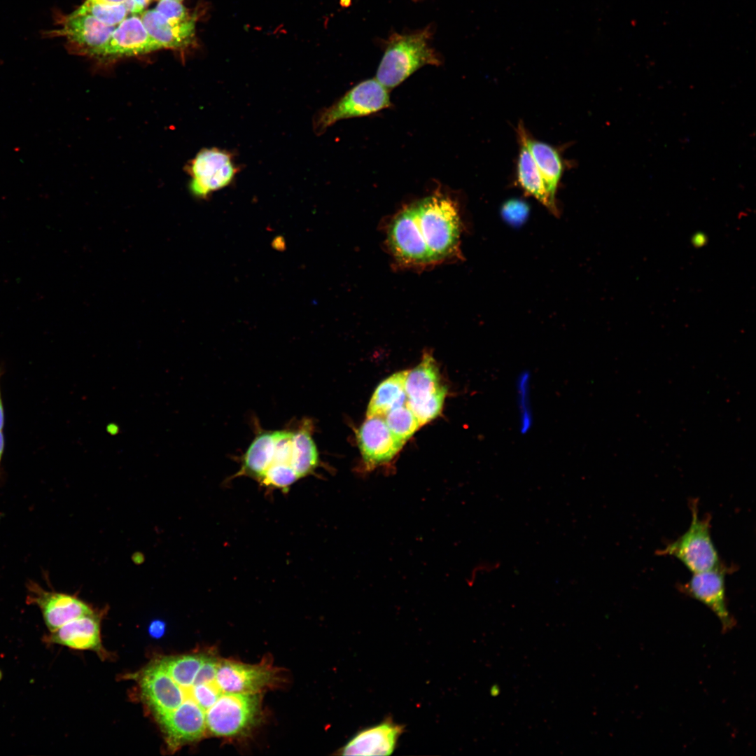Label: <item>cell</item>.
<instances>
[{
  "instance_id": "cell-1",
  "label": "cell",
  "mask_w": 756,
  "mask_h": 756,
  "mask_svg": "<svg viewBox=\"0 0 756 756\" xmlns=\"http://www.w3.org/2000/svg\"><path fill=\"white\" fill-rule=\"evenodd\" d=\"M431 35L430 27L411 34L391 35L375 78L391 90L421 67L440 65V57L430 46Z\"/></svg>"
},
{
  "instance_id": "cell-2",
  "label": "cell",
  "mask_w": 756,
  "mask_h": 756,
  "mask_svg": "<svg viewBox=\"0 0 756 756\" xmlns=\"http://www.w3.org/2000/svg\"><path fill=\"white\" fill-rule=\"evenodd\" d=\"M414 208L418 229L431 263L456 253L459 243L460 218L454 202L448 197L436 194L415 204Z\"/></svg>"
},
{
  "instance_id": "cell-3",
  "label": "cell",
  "mask_w": 756,
  "mask_h": 756,
  "mask_svg": "<svg viewBox=\"0 0 756 756\" xmlns=\"http://www.w3.org/2000/svg\"><path fill=\"white\" fill-rule=\"evenodd\" d=\"M689 506L692 519L687 530L658 550L657 554L678 559L692 573L721 566L724 564L711 537L710 515L699 517L696 498L690 500Z\"/></svg>"
},
{
  "instance_id": "cell-4",
  "label": "cell",
  "mask_w": 756,
  "mask_h": 756,
  "mask_svg": "<svg viewBox=\"0 0 756 756\" xmlns=\"http://www.w3.org/2000/svg\"><path fill=\"white\" fill-rule=\"evenodd\" d=\"M391 105L388 90L376 78L363 80L314 117V131L321 134L337 122L368 115Z\"/></svg>"
},
{
  "instance_id": "cell-5",
  "label": "cell",
  "mask_w": 756,
  "mask_h": 756,
  "mask_svg": "<svg viewBox=\"0 0 756 756\" xmlns=\"http://www.w3.org/2000/svg\"><path fill=\"white\" fill-rule=\"evenodd\" d=\"M405 405L421 426L430 421L441 412L447 393L437 364L425 354L421 363L410 371L405 379Z\"/></svg>"
},
{
  "instance_id": "cell-6",
  "label": "cell",
  "mask_w": 756,
  "mask_h": 756,
  "mask_svg": "<svg viewBox=\"0 0 756 756\" xmlns=\"http://www.w3.org/2000/svg\"><path fill=\"white\" fill-rule=\"evenodd\" d=\"M260 713L258 693L223 692L206 711V726L214 735L234 736L251 728Z\"/></svg>"
},
{
  "instance_id": "cell-7",
  "label": "cell",
  "mask_w": 756,
  "mask_h": 756,
  "mask_svg": "<svg viewBox=\"0 0 756 756\" xmlns=\"http://www.w3.org/2000/svg\"><path fill=\"white\" fill-rule=\"evenodd\" d=\"M188 170L191 178V193L198 198H206L231 184L239 167L230 152L211 148L200 151L191 160Z\"/></svg>"
},
{
  "instance_id": "cell-8",
  "label": "cell",
  "mask_w": 756,
  "mask_h": 756,
  "mask_svg": "<svg viewBox=\"0 0 756 756\" xmlns=\"http://www.w3.org/2000/svg\"><path fill=\"white\" fill-rule=\"evenodd\" d=\"M60 27L46 33L50 37L63 36L69 50L89 56H102L115 27L108 26L92 15L76 10L62 16Z\"/></svg>"
},
{
  "instance_id": "cell-9",
  "label": "cell",
  "mask_w": 756,
  "mask_h": 756,
  "mask_svg": "<svg viewBox=\"0 0 756 756\" xmlns=\"http://www.w3.org/2000/svg\"><path fill=\"white\" fill-rule=\"evenodd\" d=\"M730 571L724 564L696 573L685 583H679L678 589L707 606L719 619L722 631L727 633L736 625V620L727 607L725 576Z\"/></svg>"
},
{
  "instance_id": "cell-10",
  "label": "cell",
  "mask_w": 756,
  "mask_h": 756,
  "mask_svg": "<svg viewBox=\"0 0 756 756\" xmlns=\"http://www.w3.org/2000/svg\"><path fill=\"white\" fill-rule=\"evenodd\" d=\"M26 587L27 603L39 608L50 632L70 621L94 612L88 603L76 596L47 591L33 581H29Z\"/></svg>"
},
{
  "instance_id": "cell-11",
  "label": "cell",
  "mask_w": 756,
  "mask_h": 756,
  "mask_svg": "<svg viewBox=\"0 0 756 756\" xmlns=\"http://www.w3.org/2000/svg\"><path fill=\"white\" fill-rule=\"evenodd\" d=\"M356 436L365 470L368 471L389 462L404 444L391 432L382 416L368 417Z\"/></svg>"
},
{
  "instance_id": "cell-12",
  "label": "cell",
  "mask_w": 756,
  "mask_h": 756,
  "mask_svg": "<svg viewBox=\"0 0 756 756\" xmlns=\"http://www.w3.org/2000/svg\"><path fill=\"white\" fill-rule=\"evenodd\" d=\"M274 668L264 664H246L232 661L218 662L216 683L223 692L258 693L275 684Z\"/></svg>"
},
{
  "instance_id": "cell-13",
  "label": "cell",
  "mask_w": 756,
  "mask_h": 756,
  "mask_svg": "<svg viewBox=\"0 0 756 756\" xmlns=\"http://www.w3.org/2000/svg\"><path fill=\"white\" fill-rule=\"evenodd\" d=\"M389 241L394 254L403 263H431L428 251L418 229L414 204L404 209L393 219L389 231Z\"/></svg>"
},
{
  "instance_id": "cell-14",
  "label": "cell",
  "mask_w": 756,
  "mask_h": 756,
  "mask_svg": "<svg viewBox=\"0 0 756 756\" xmlns=\"http://www.w3.org/2000/svg\"><path fill=\"white\" fill-rule=\"evenodd\" d=\"M140 683L142 693L158 718L175 710L185 700L180 685L158 662L144 671Z\"/></svg>"
},
{
  "instance_id": "cell-15",
  "label": "cell",
  "mask_w": 756,
  "mask_h": 756,
  "mask_svg": "<svg viewBox=\"0 0 756 756\" xmlns=\"http://www.w3.org/2000/svg\"><path fill=\"white\" fill-rule=\"evenodd\" d=\"M158 719L173 747L200 739L206 729L205 712L189 698L175 710Z\"/></svg>"
},
{
  "instance_id": "cell-16",
  "label": "cell",
  "mask_w": 756,
  "mask_h": 756,
  "mask_svg": "<svg viewBox=\"0 0 756 756\" xmlns=\"http://www.w3.org/2000/svg\"><path fill=\"white\" fill-rule=\"evenodd\" d=\"M161 49L146 29L141 18H126L113 30L103 57L146 54Z\"/></svg>"
},
{
  "instance_id": "cell-17",
  "label": "cell",
  "mask_w": 756,
  "mask_h": 756,
  "mask_svg": "<svg viewBox=\"0 0 756 756\" xmlns=\"http://www.w3.org/2000/svg\"><path fill=\"white\" fill-rule=\"evenodd\" d=\"M402 726L391 720L359 731L340 750L342 755H389L402 733Z\"/></svg>"
},
{
  "instance_id": "cell-18",
  "label": "cell",
  "mask_w": 756,
  "mask_h": 756,
  "mask_svg": "<svg viewBox=\"0 0 756 756\" xmlns=\"http://www.w3.org/2000/svg\"><path fill=\"white\" fill-rule=\"evenodd\" d=\"M140 18L148 33L161 49L183 50L195 41L197 17L185 22H176L153 9L143 11Z\"/></svg>"
},
{
  "instance_id": "cell-19",
  "label": "cell",
  "mask_w": 756,
  "mask_h": 756,
  "mask_svg": "<svg viewBox=\"0 0 756 756\" xmlns=\"http://www.w3.org/2000/svg\"><path fill=\"white\" fill-rule=\"evenodd\" d=\"M47 643L74 650L101 649L100 620L94 612L70 621L43 638Z\"/></svg>"
},
{
  "instance_id": "cell-20",
  "label": "cell",
  "mask_w": 756,
  "mask_h": 756,
  "mask_svg": "<svg viewBox=\"0 0 756 756\" xmlns=\"http://www.w3.org/2000/svg\"><path fill=\"white\" fill-rule=\"evenodd\" d=\"M517 129L519 139L525 144L540 172L550 200L556 204L555 195L563 171L559 152L552 146L530 136L522 123Z\"/></svg>"
},
{
  "instance_id": "cell-21",
  "label": "cell",
  "mask_w": 756,
  "mask_h": 756,
  "mask_svg": "<svg viewBox=\"0 0 756 756\" xmlns=\"http://www.w3.org/2000/svg\"><path fill=\"white\" fill-rule=\"evenodd\" d=\"M276 430L260 431L241 458L237 475L260 480L270 466L274 452Z\"/></svg>"
},
{
  "instance_id": "cell-22",
  "label": "cell",
  "mask_w": 756,
  "mask_h": 756,
  "mask_svg": "<svg viewBox=\"0 0 756 756\" xmlns=\"http://www.w3.org/2000/svg\"><path fill=\"white\" fill-rule=\"evenodd\" d=\"M409 370L400 371L381 382L368 407L367 417L383 416L391 410L405 404V379Z\"/></svg>"
},
{
  "instance_id": "cell-23",
  "label": "cell",
  "mask_w": 756,
  "mask_h": 756,
  "mask_svg": "<svg viewBox=\"0 0 756 756\" xmlns=\"http://www.w3.org/2000/svg\"><path fill=\"white\" fill-rule=\"evenodd\" d=\"M519 139L520 150L517 164V178L522 188L551 212L556 214V204L550 200L540 172L527 147Z\"/></svg>"
},
{
  "instance_id": "cell-24",
  "label": "cell",
  "mask_w": 756,
  "mask_h": 756,
  "mask_svg": "<svg viewBox=\"0 0 756 756\" xmlns=\"http://www.w3.org/2000/svg\"><path fill=\"white\" fill-rule=\"evenodd\" d=\"M292 457L294 469L300 479L312 475L319 466V454L309 424L293 431Z\"/></svg>"
},
{
  "instance_id": "cell-25",
  "label": "cell",
  "mask_w": 756,
  "mask_h": 756,
  "mask_svg": "<svg viewBox=\"0 0 756 756\" xmlns=\"http://www.w3.org/2000/svg\"><path fill=\"white\" fill-rule=\"evenodd\" d=\"M207 656L202 654L166 657L158 663L181 687L193 684L196 674Z\"/></svg>"
},
{
  "instance_id": "cell-26",
  "label": "cell",
  "mask_w": 756,
  "mask_h": 756,
  "mask_svg": "<svg viewBox=\"0 0 756 756\" xmlns=\"http://www.w3.org/2000/svg\"><path fill=\"white\" fill-rule=\"evenodd\" d=\"M385 422L393 435L405 442L421 426L413 412L405 404L389 411Z\"/></svg>"
},
{
  "instance_id": "cell-27",
  "label": "cell",
  "mask_w": 756,
  "mask_h": 756,
  "mask_svg": "<svg viewBox=\"0 0 756 756\" xmlns=\"http://www.w3.org/2000/svg\"><path fill=\"white\" fill-rule=\"evenodd\" d=\"M76 11L92 15L104 24L113 27L118 25L129 13L122 4L105 5L87 1H85Z\"/></svg>"
},
{
  "instance_id": "cell-28",
  "label": "cell",
  "mask_w": 756,
  "mask_h": 756,
  "mask_svg": "<svg viewBox=\"0 0 756 756\" xmlns=\"http://www.w3.org/2000/svg\"><path fill=\"white\" fill-rule=\"evenodd\" d=\"M181 689L184 692L185 699L189 698L194 700L205 713L223 693L216 681L211 683L192 685L187 687H181Z\"/></svg>"
},
{
  "instance_id": "cell-29",
  "label": "cell",
  "mask_w": 756,
  "mask_h": 756,
  "mask_svg": "<svg viewBox=\"0 0 756 756\" xmlns=\"http://www.w3.org/2000/svg\"><path fill=\"white\" fill-rule=\"evenodd\" d=\"M158 13L169 20L185 22L195 17L181 2L172 0H161L155 8Z\"/></svg>"
},
{
  "instance_id": "cell-30",
  "label": "cell",
  "mask_w": 756,
  "mask_h": 756,
  "mask_svg": "<svg viewBox=\"0 0 756 756\" xmlns=\"http://www.w3.org/2000/svg\"><path fill=\"white\" fill-rule=\"evenodd\" d=\"M527 205L519 200H513L507 202L503 207V214L510 223H521L528 214Z\"/></svg>"
},
{
  "instance_id": "cell-31",
  "label": "cell",
  "mask_w": 756,
  "mask_h": 756,
  "mask_svg": "<svg viewBox=\"0 0 756 756\" xmlns=\"http://www.w3.org/2000/svg\"><path fill=\"white\" fill-rule=\"evenodd\" d=\"M218 662H219L216 658L211 656H207L206 660L196 674L192 685L211 683L215 682Z\"/></svg>"
},
{
  "instance_id": "cell-32",
  "label": "cell",
  "mask_w": 756,
  "mask_h": 756,
  "mask_svg": "<svg viewBox=\"0 0 756 756\" xmlns=\"http://www.w3.org/2000/svg\"><path fill=\"white\" fill-rule=\"evenodd\" d=\"M528 377V375H527V374L522 375L521 379L519 380V393H520L521 410H522L521 413L522 414V431H526L528 429V428L530 426V424H531V421L528 419V418L531 417V414H528V410H528V407H527V404H528V402H527V400H528V397H527V394H528V393H527L528 392L527 391V388H528V386H527Z\"/></svg>"
},
{
  "instance_id": "cell-33",
  "label": "cell",
  "mask_w": 756,
  "mask_h": 756,
  "mask_svg": "<svg viewBox=\"0 0 756 756\" xmlns=\"http://www.w3.org/2000/svg\"><path fill=\"white\" fill-rule=\"evenodd\" d=\"M152 0H125L122 5L128 13L132 14L141 13Z\"/></svg>"
},
{
  "instance_id": "cell-34",
  "label": "cell",
  "mask_w": 756,
  "mask_h": 756,
  "mask_svg": "<svg viewBox=\"0 0 756 756\" xmlns=\"http://www.w3.org/2000/svg\"><path fill=\"white\" fill-rule=\"evenodd\" d=\"M166 629V624L164 622L160 620H155L150 622L148 631L149 635L153 638H160L164 634Z\"/></svg>"
},
{
  "instance_id": "cell-35",
  "label": "cell",
  "mask_w": 756,
  "mask_h": 756,
  "mask_svg": "<svg viewBox=\"0 0 756 756\" xmlns=\"http://www.w3.org/2000/svg\"><path fill=\"white\" fill-rule=\"evenodd\" d=\"M90 3L105 4V5H117L122 4L125 0H85Z\"/></svg>"
},
{
  "instance_id": "cell-36",
  "label": "cell",
  "mask_w": 756,
  "mask_h": 756,
  "mask_svg": "<svg viewBox=\"0 0 756 756\" xmlns=\"http://www.w3.org/2000/svg\"><path fill=\"white\" fill-rule=\"evenodd\" d=\"M0 377H1V370H0ZM4 426V407H3V402H2L1 395V388H0V430H2Z\"/></svg>"
},
{
  "instance_id": "cell-37",
  "label": "cell",
  "mask_w": 756,
  "mask_h": 756,
  "mask_svg": "<svg viewBox=\"0 0 756 756\" xmlns=\"http://www.w3.org/2000/svg\"><path fill=\"white\" fill-rule=\"evenodd\" d=\"M4 449V437L2 430H0V464Z\"/></svg>"
},
{
  "instance_id": "cell-38",
  "label": "cell",
  "mask_w": 756,
  "mask_h": 756,
  "mask_svg": "<svg viewBox=\"0 0 756 756\" xmlns=\"http://www.w3.org/2000/svg\"><path fill=\"white\" fill-rule=\"evenodd\" d=\"M159 1H161V0H159ZM172 1H176L181 2L183 0H172Z\"/></svg>"
},
{
  "instance_id": "cell-39",
  "label": "cell",
  "mask_w": 756,
  "mask_h": 756,
  "mask_svg": "<svg viewBox=\"0 0 756 756\" xmlns=\"http://www.w3.org/2000/svg\"><path fill=\"white\" fill-rule=\"evenodd\" d=\"M413 1H419V0H413Z\"/></svg>"
}]
</instances>
